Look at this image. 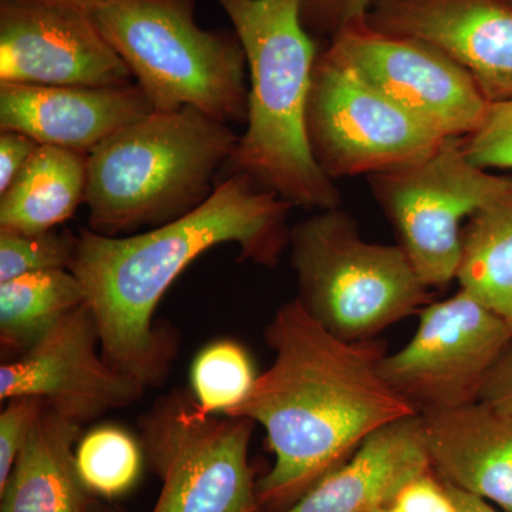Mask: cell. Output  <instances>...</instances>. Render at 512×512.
<instances>
[{
    "mask_svg": "<svg viewBox=\"0 0 512 512\" xmlns=\"http://www.w3.org/2000/svg\"><path fill=\"white\" fill-rule=\"evenodd\" d=\"M248 353L232 340L211 343L191 367V393L208 414H227L244 402L256 380Z\"/></svg>",
    "mask_w": 512,
    "mask_h": 512,
    "instance_id": "cell-23",
    "label": "cell"
},
{
    "mask_svg": "<svg viewBox=\"0 0 512 512\" xmlns=\"http://www.w3.org/2000/svg\"><path fill=\"white\" fill-rule=\"evenodd\" d=\"M375 512H400V511H397L396 508L393 507V505H387V507L379 508V510H376Z\"/></svg>",
    "mask_w": 512,
    "mask_h": 512,
    "instance_id": "cell-33",
    "label": "cell"
},
{
    "mask_svg": "<svg viewBox=\"0 0 512 512\" xmlns=\"http://www.w3.org/2000/svg\"><path fill=\"white\" fill-rule=\"evenodd\" d=\"M461 146L471 163L484 170H512V100L491 103L484 123Z\"/></svg>",
    "mask_w": 512,
    "mask_h": 512,
    "instance_id": "cell-25",
    "label": "cell"
},
{
    "mask_svg": "<svg viewBox=\"0 0 512 512\" xmlns=\"http://www.w3.org/2000/svg\"><path fill=\"white\" fill-rule=\"evenodd\" d=\"M326 47L441 137L470 136L490 110L466 70L414 37L382 32L366 19L343 29Z\"/></svg>",
    "mask_w": 512,
    "mask_h": 512,
    "instance_id": "cell-11",
    "label": "cell"
},
{
    "mask_svg": "<svg viewBox=\"0 0 512 512\" xmlns=\"http://www.w3.org/2000/svg\"><path fill=\"white\" fill-rule=\"evenodd\" d=\"M76 247L77 235L69 231L35 235L0 231V284L36 272L70 269Z\"/></svg>",
    "mask_w": 512,
    "mask_h": 512,
    "instance_id": "cell-24",
    "label": "cell"
},
{
    "mask_svg": "<svg viewBox=\"0 0 512 512\" xmlns=\"http://www.w3.org/2000/svg\"><path fill=\"white\" fill-rule=\"evenodd\" d=\"M239 137L228 124L184 107L153 111L87 154L89 229L119 237L160 227L200 207Z\"/></svg>",
    "mask_w": 512,
    "mask_h": 512,
    "instance_id": "cell-4",
    "label": "cell"
},
{
    "mask_svg": "<svg viewBox=\"0 0 512 512\" xmlns=\"http://www.w3.org/2000/svg\"><path fill=\"white\" fill-rule=\"evenodd\" d=\"M369 181L399 235L400 247L427 288L457 279L464 218L512 184V178L471 163L461 138H447L426 160L369 175Z\"/></svg>",
    "mask_w": 512,
    "mask_h": 512,
    "instance_id": "cell-8",
    "label": "cell"
},
{
    "mask_svg": "<svg viewBox=\"0 0 512 512\" xmlns=\"http://www.w3.org/2000/svg\"><path fill=\"white\" fill-rule=\"evenodd\" d=\"M372 28L441 50L490 103L512 100V5L508 0H380Z\"/></svg>",
    "mask_w": 512,
    "mask_h": 512,
    "instance_id": "cell-14",
    "label": "cell"
},
{
    "mask_svg": "<svg viewBox=\"0 0 512 512\" xmlns=\"http://www.w3.org/2000/svg\"><path fill=\"white\" fill-rule=\"evenodd\" d=\"M90 512H107V511H99V510H97V508L92 507V511H90Z\"/></svg>",
    "mask_w": 512,
    "mask_h": 512,
    "instance_id": "cell-34",
    "label": "cell"
},
{
    "mask_svg": "<svg viewBox=\"0 0 512 512\" xmlns=\"http://www.w3.org/2000/svg\"><path fill=\"white\" fill-rule=\"evenodd\" d=\"M292 207L235 173L200 207L141 234L80 229L70 271L92 309L104 359L146 389L163 383L177 355L171 330L154 323L165 292L198 256L220 245H237L242 262L274 268L289 245Z\"/></svg>",
    "mask_w": 512,
    "mask_h": 512,
    "instance_id": "cell-1",
    "label": "cell"
},
{
    "mask_svg": "<svg viewBox=\"0 0 512 512\" xmlns=\"http://www.w3.org/2000/svg\"><path fill=\"white\" fill-rule=\"evenodd\" d=\"M36 2L56 3V5L73 6V8H79L87 10V12H96L99 10L104 3L109 0H36Z\"/></svg>",
    "mask_w": 512,
    "mask_h": 512,
    "instance_id": "cell-32",
    "label": "cell"
},
{
    "mask_svg": "<svg viewBox=\"0 0 512 512\" xmlns=\"http://www.w3.org/2000/svg\"><path fill=\"white\" fill-rule=\"evenodd\" d=\"M40 144L35 138L5 130L0 134V195L8 191L16 177L22 173Z\"/></svg>",
    "mask_w": 512,
    "mask_h": 512,
    "instance_id": "cell-29",
    "label": "cell"
},
{
    "mask_svg": "<svg viewBox=\"0 0 512 512\" xmlns=\"http://www.w3.org/2000/svg\"><path fill=\"white\" fill-rule=\"evenodd\" d=\"M512 345V329L466 289L420 309L410 342L384 355L386 382L417 412L480 400L488 376Z\"/></svg>",
    "mask_w": 512,
    "mask_h": 512,
    "instance_id": "cell-10",
    "label": "cell"
},
{
    "mask_svg": "<svg viewBox=\"0 0 512 512\" xmlns=\"http://www.w3.org/2000/svg\"><path fill=\"white\" fill-rule=\"evenodd\" d=\"M380 0H303L302 22L312 36L338 35L343 29L366 20Z\"/></svg>",
    "mask_w": 512,
    "mask_h": 512,
    "instance_id": "cell-27",
    "label": "cell"
},
{
    "mask_svg": "<svg viewBox=\"0 0 512 512\" xmlns=\"http://www.w3.org/2000/svg\"><path fill=\"white\" fill-rule=\"evenodd\" d=\"M131 80L94 13L36 0H0V84L110 87Z\"/></svg>",
    "mask_w": 512,
    "mask_h": 512,
    "instance_id": "cell-13",
    "label": "cell"
},
{
    "mask_svg": "<svg viewBox=\"0 0 512 512\" xmlns=\"http://www.w3.org/2000/svg\"><path fill=\"white\" fill-rule=\"evenodd\" d=\"M6 402L0 413V490L46 407L42 399L33 396L12 397Z\"/></svg>",
    "mask_w": 512,
    "mask_h": 512,
    "instance_id": "cell-26",
    "label": "cell"
},
{
    "mask_svg": "<svg viewBox=\"0 0 512 512\" xmlns=\"http://www.w3.org/2000/svg\"><path fill=\"white\" fill-rule=\"evenodd\" d=\"M289 245L296 299L340 339L372 340L429 301V288L403 248L365 241L352 217L338 208L295 225Z\"/></svg>",
    "mask_w": 512,
    "mask_h": 512,
    "instance_id": "cell-6",
    "label": "cell"
},
{
    "mask_svg": "<svg viewBox=\"0 0 512 512\" xmlns=\"http://www.w3.org/2000/svg\"><path fill=\"white\" fill-rule=\"evenodd\" d=\"M82 427L45 407L0 490V512L92 511L76 463Z\"/></svg>",
    "mask_w": 512,
    "mask_h": 512,
    "instance_id": "cell-18",
    "label": "cell"
},
{
    "mask_svg": "<svg viewBox=\"0 0 512 512\" xmlns=\"http://www.w3.org/2000/svg\"><path fill=\"white\" fill-rule=\"evenodd\" d=\"M446 485L451 497H453L454 504H456V512H505L504 510H497L490 501L484 500L478 495L466 493V491L450 484Z\"/></svg>",
    "mask_w": 512,
    "mask_h": 512,
    "instance_id": "cell-31",
    "label": "cell"
},
{
    "mask_svg": "<svg viewBox=\"0 0 512 512\" xmlns=\"http://www.w3.org/2000/svg\"><path fill=\"white\" fill-rule=\"evenodd\" d=\"M86 302L22 355L0 367V399L39 397L60 416L83 424L136 403L146 387L104 359Z\"/></svg>",
    "mask_w": 512,
    "mask_h": 512,
    "instance_id": "cell-12",
    "label": "cell"
},
{
    "mask_svg": "<svg viewBox=\"0 0 512 512\" xmlns=\"http://www.w3.org/2000/svg\"><path fill=\"white\" fill-rule=\"evenodd\" d=\"M254 424L205 413L187 390L160 397L138 421L144 456L161 480L151 512H258L248 457Z\"/></svg>",
    "mask_w": 512,
    "mask_h": 512,
    "instance_id": "cell-7",
    "label": "cell"
},
{
    "mask_svg": "<svg viewBox=\"0 0 512 512\" xmlns=\"http://www.w3.org/2000/svg\"><path fill=\"white\" fill-rule=\"evenodd\" d=\"M457 279L512 329V184L468 218Z\"/></svg>",
    "mask_w": 512,
    "mask_h": 512,
    "instance_id": "cell-20",
    "label": "cell"
},
{
    "mask_svg": "<svg viewBox=\"0 0 512 512\" xmlns=\"http://www.w3.org/2000/svg\"><path fill=\"white\" fill-rule=\"evenodd\" d=\"M144 451L127 431L99 427L80 439L76 463L90 494L113 498L127 493L140 477Z\"/></svg>",
    "mask_w": 512,
    "mask_h": 512,
    "instance_id": "cell-22",
    "label": "cell"
},
{
    "mask_svg": "<svg viewBox=\"0 0 512 512\" xmlns=\"http://www.w3.org/2000/svg\"><path fill=\"white\" fill-rule=\"evenodd\" d=\"M420 417L440 480L512 512V417L483 400Z\"/></svg>",
    "mask_w": 512,
    "mask_h": 512,
    "instance_id": "cell-16",
    "label": "cell"
},
{
    "mask_svg": "<svg viewBox=\"0 0 512 512\" xmlns=\"http://www.w3.org/2000/svg\"><path fill=\"white\" fill-rule=\"evenodd\" d=\"M87 154L40 146L5 194L0 231L35 235L53 231L84 202Z\"/></svg>",
    "mask_w": 512,
    "mask_h": 512,
    "instance_id": "cell-19",
    "label": "cell"
},
{
    "mask_svg": "<svg viewBox=\"0 0 512 512\" xmlns=\"http://www.w3.org/2000/svg\"><path fill=\"white\" fill-rule=\"evenodd\" d=\"M265 336L274 363L225 416L264 427L275 463L256 483V500L276 512L342 466L377 430L419 412L384 379L379 345L338 338L298 299L276 311Z\"/></svg>",
    "mask_w": 512,
    "mask_h": 512,
    "instance_id": "cell-2",
    "label": "cell"
},
{
    "mask_svg": "<svg viewBox=\"0 0 512 512\" xmlns=\"http://www.w3.org/2000/svg\"><path fill=\"white\" fill-rule=\"evenodd\" d=\"M306 124L313 157L332 180L419 163L447 140L328 47L316 57Z\"/></svg>",
    "mask_w": 512,
    "mask_h": 512,
    "instance_id": "cell-9",
    "label": "cell"
},
{
    "mask_svg": "<svg viewBox=\"0 0 512 512\" xmlns=\"http://www.w3.org/2000/svg\"><path fill=\"white\" fill-rule=\"evenodd\" d=\"M392 505L400 512L457 511L447 485L431 476L430 471L404 485Z\"/></svg>",
    "mask_w": 512,
    "mask_h": 512,
    "instance_id": "cell-28",
    "label": "cell"
},
{
    "mask_svg": "<svg viewBox=\"0 0 512 512\" xmlns=\"http://www.w3.org/2000/svg\"><path fill=\"white\" fill-rule=\"evenodd\" d=\"M153 111L137 83L110 87L0 84L2 131H19L40 146L84 154Z\"/></svg>",
    "mask_w": 512,
    "mask_h": 512,
    "instance_id": "cell-15",
    "label": "cell"
},
{
    "mask_svg": "<svg viewBox=\"0 0 512 512\" xmlns=\"http://www.w3.org/2000/svg\"><path fill=\"white\" fill-rule=\"evenodd\" d=\"M430 470L420 413L414 414L377 430L342 466L276 512H375Z\"/></svg>",
    "mask_w": 512,
    "mask_h": 512,
    "instance_id": "cell-17",
    "label": "cell"
},
{
    "mask_svg": "<svg viewBox=\"0 0 512 512\" xmlns=\"http://www.w3.org/2000/svg\"><path fill=\"white\" fill-rule=\"evenodd\" d=\"M480 400L512 417V345L488 376Z\"/></svg>",
    "mask_w": 512,
    "mask_h": 512,
    "instance_id": "cell-30",
    "label": "cell"
},
{
    "mask_svg": "<svg viewBox=\"0 0 512 512\" xmlns=\"http://www.w3.org/2000/svg\"><path fill=\"white\" fill-rule=\"evenodd\" d=\"M508 2H510V3H511V5H512V0H508Z\"/></svg>",
    "mask_w": 512,
    "mask_h": 512,
    "instance_id": "cell-35",
    "label": "cell"
},
{
    "mask_svg": "<svg viewBox=\"0 0 512 512\" xmlns=\"http://www.w3.org/2000/svg\"><path fill=\"white\" fill-rule=\"evenodd\" d=\"M97 25L154 111L192 107L228 124L248 113V63L235 33L202 29L195 0H109Z\"/></svg>",
    "mask_w": 512,
    "mask_h": 512,
    "instance_id": "cell-5",
    "label": "cell"
},
{
    "mask_svg": "<svg viewBox=\"0 0 512 512\" xmlns=\"http://www.w3.org/2000/svg\"><path fill=\"white\" fill-rule=\"evenodd\" d=\"M248 63L247 130L229 163L292 205L332 210L340 194L309 143L308 113L318 46L302 22L303 0H217Z\"/></svg>",
    "mask_w": 512,
    "mask_h": 512,
    "instance_id": "cell-3",
    "label": "cell"
},
{
    "mask_svg": "<svg viewBox=\"0 0 512 512\" xmlns=\"http://www.w3.org/2000/svg\"><path fill=\"white\" fill-rule=\"evenodd\" d=\"M86 302L70 269L36 272L0 284V345L16 357L32 348L67 313Z\"/></svg>",
    "mask_w": 512,
    "mask_h": 512,
    "instance_id": "cell-21",
    "label": "cell"
}]
</instances>
